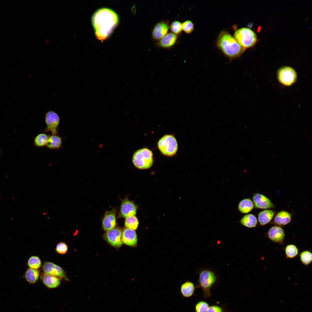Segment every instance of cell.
Listing matches in <instances>:
<instances>
[{"label":"cell","mask_w":312,"mask_h":312,"mask_svg":"<svg viewBox=\"0 0 312 312\" xmlns=\"http://www.w3.org/2000/svg\"><path fill=\"white\" fill-rule=\"evenodd\" d=\"M207 312H224V311L221 307L217 305H212L209 307Z\"/></svg>","instance_id":"e575fe53"},{"label":"cell","mask_w":312,"mask_h":312,"mask_svg":"<svg viewBox=\"0 0 312 312\" xmlns=\"http://www.w3.org/2000/svg\"><path fill=\"white\" fill-rule=\"evenodd\" d=\"M122 231L119 227L106 231L104 238L107 242L111 246L116 247H120L122 244Z\"/></svg>","instance_id":"9c48e42d"},{"label":"cell","mask_w":312,"mask_h":312,"mask_svg":"<svg viewBox=\"0 0 312 312\" xmlns=\"http://www.w3.org/2000/svg\"><path fill=\"white\" fill-rule=\"evenodd\" d=\"M42 270L44 273L60 278H64L67 280L64 270L60 267L48 261L44 262Z\"/></svg>","instance_id":"5bb4252c"},{"label":"cell","mask_w":312,"mask_h":312,"mask_svg":"<svg viewBox=\"0 0 312 312\" xmlns=\"http://www.w3.org/2000/svg\"><path fill=\"white\" fill-rule=\"evenodd\" d=\"M291 219V215L289 212L285 211H281L276 215L273 222L277 226H284L289 223Z\"/></svg>","instance_id":"d6986e66"},{"label":"cell","mask_w":312,"mask_h":312,"mask_svg":"<svg viewBox=\"0 0 312 312\" xmlns=\"http://www.w3.org/2000/svg\"><path fill=\"white\" fill-rule=\"evenodd\" d=\"M40 279L44 285L49 288H56L61 283L60 278L45 273L41 274Z\"/></svg>","instance_id":"ac0fdd59"},{"label":"cell","mask_w":312,"mask_h":312,"mask_svg":"<svg viewBox=\"0 0 312 312\" xmlns=\"http://www.w3.org/2000/svg\"><path fill=\"white\" fill-rule=\"evenodd\" d=\"M217 277L212 271L205 269L199 273L198 282L199 286L202 289L203 296L208 298L211 296L210 290L216 281Z\"/></svg>","instance_id":"5b68a950"},{"label":"cell","mask_w":312,"mask_h":312,"mask_svg":"<svg viewBox=\"0 0 312 312\" xmlns=\"http://www.w3.org/2000/svg\"><path fill=\"white\" fill-rule=\"evenodd\" d=\"M169 28L173 33L177 36L179 35L182 30V23L178 21H173L170 25Z\"/></svg>","instance_id":"4dcf8cb0"},{"label":"cell","mask_w":312,"mask_h":312,"mask_svg":"<svg viewBox=\"0 0 312 312\" xmlns=\"http://www.w3.org/2000/svg\"><path fill=\"white\" fill-rule=\"evenodd\" d=\"M91 21L96 36L99 40L103 41L109 37L117 26L119 18L113 10L102 8L94 13Z\"/></svg>","instance_id":"6da1fadb"},{"label":"cell","mask_w":312,"mask_h":312,"mask_svg":"<svg viewBox=\"0 0 312 312\" xmlns=\"http://www.w3.org/2000/svg\"><path fill=\"white\" fill-rule=\"evenodd\" d=\"M196 288L193 283L190 281H186L180 287L181 293L184 298L191 297L194 294Z\"/></svg>","instance_id":"ffe728a7"},{"label":"cell","mask_w":312,"mask_h":312,"mask_svg":"<svg viewBox=\"0 0 312 312\" xmlns=\"http://www.w3.org/2000/svg\"><path fill=\"white\" fill-rule=\"evenodd\" d=\"M216 44L218 48L231 60L239 57L245 50L234 37L225 30L220 33Z\"/></svg>","instance_id":"7a4b0ae2"},{"label":"cell","mask_w":312,"mask_h":312,"mask_svg":"<svg viewBox=\"0 0 312 312\" xmlns=\"http://www.w3.org/2000/svg\"><path fill=\"white\" fill-rule=\"evenodd\" d=\"M62 138L57 135H52L49 136L46 146L51 149H58L62 145Z\"/></svg>","instance_id":"cb8c5ba5"},{"label":"cell","mask_w":312,"mask_h":312,"mask_svg":"<svg viewBox=\"0 0 312 312\" xmlns=\"http://www.w3.org/2000/svg\"><path fill=\"white\" fill-rule=\"evenodd\" d=\"M137 206L133 201L127 198L122 201L120 206V216L127 218L135 216L137 212Z\"/></svg>","instance_id":"8fae6325"},{"label":"cell","mask_w":312,"mask_h":312,"mask_svg":"<svg viewBox=\"0 0 312 312\" xmlns=\"http://www.w3.org/2000/svg\"><path fill=\"white\" fill-rule=\"evenodd\" d=\"M177 36L172 32L168 33L159 40L157 46L164 49H170L174 46L177 41Z\"/></svg>","instance_id":"e0dca14e"},{"label":"cell","mask_w":312,"mask_h":312,"mask_svg":"<svg viewBox=\"0 0 312 312\" xmlns=\"http://www.w3.org/2000/svg\"><path fill=\"white\" fill-rule=\"evenodd\" d=\"M49 136L46 134L43 133L38 134L34 138V145L38 147L46 146Z\"/></svg>","instance_id":"4316f807"},{"label":"cell","mask_w":312,"mask_h":312,"mask_svg":"<svg viewBox=\"0 0 312 312\" xmlns=\"http://www.w3.org/2000/svg\"><path fill=\"white\" fill-rule=\"evenodd\" d=\"M275 214L274 212L271 210L266 209L261 211L258 214V221L260 225H265L272 220Z\"/></svg>","instance_id":"44dd1931"},{"label":"cell","mask_w":312,"mask_h":312,"mask_svg":"<svg viewBox=\"0 0 312 312\" xmlns=\"http://www.w3.org/2000/svg\"><path fill=\"white\" fill-rule=\"evenodd\" d=\"M169 28L168 22L162 21L157 23L153 27L151 31L153 39L159 41L168 33Z\"/></svg>","instance_id":"4fadbf2b"},{"label":"cell","mask_w":312,"mask_h":312,"mask_svg":"<svg viewBox=\"0 0 312 312\" xmlns=\"http://www.w3.org/2000/svg\"><path fill=\"white\" fill-rule=\"evenodd\" d=\"M157 147L160 152L163 155L172 157L177 153L178 149V144L174 136L172 134H166L158 140Z\"/></svg>","instance_id":"8992f818"},{"label":"cell","mask_w":312,"mask_h":312,"mask_svg":"<svg viewBox=\"0 0 312 312\" xmlns=\"http://www.w3.org/2000/svg\"><path fill=\"white\" fill-rule=\"evenodd\" d=\"M182 30L187 34L191 33L194 29V24L190 20L184 21L182 23Z\"/></svg>","instance_id":"d6a6232c"},{"label":"cell","mask_w":312,"mask_h":312,"mask_svg":"<svg viewBox=\"0 0 312 312\" xmlns=\"http://www.w3.org/2000/svg\"><path fill=\"white\" fill-rule=\"evenodd\" d=\"M132 161L134 166L138 169H149L152 166L153 163V153L147 148L139 149L134 153Z\"/></svg>","instance_id":"3957f363"},{"label":"cell","mask_w":312,"mask_h":312,"mask_svg":"<svg viewBox=\"0 0 312 312\" xmlns=\"http://www.w3.org/2000/svg\"><path fill=\"white\" fill-rule=\"evenodd\" d=\"M286 258L292 259L298 256L299 253V250L295 245L290 244L287 245L284 249Z\"/></svg>","instance_id":"484cf974"},{"label":"cell","mask_w":312,"mask_h":312,"mask_svg":"<svg viewBox=\"0 0 312 312\" xmlns=\"http://www.w3.org/2000/svg\"><path fill=\"white\" fill-rule=\"evenodd\" d=\"M139 224L138 219L135 216L125 218V225L126 228L135 231L138 229Z\"/></svg>","instance_id":"f1b7e54d"},{"label":"cell","mask_w":312,"mask_h":312,"mask_svg":"<svg viewBox=\"0 0 312 312\" xmlns=\"http://www.w3.org/2000/svg\"><path fill=\"white\" fill-rule=\"evenodd\" d=\"M68 247L67 245L64 242H60L58 243L55 248L56 251L61 254H66L68 250Z\"/></svg>","instance_id":"836d02e7"},{"label":"cell","mask_w":312,"mask_h":312,"mask_svg":"<svg viewBox=\"0 0 312 312\" xmlns=\"http://www.w3.org/2000/svg\"><path fill=\"white\" fill-rule=\"evenodd\" d=\"M252 200L254 205L257 208L266 209L274 207L273 203L268 198L261 194H254Z\"/></svg>","instance_id":"9a60e30c"},{"label":"cell","mask_w":312,"mask_h":312,"mask_svg":"<svg viewBox=\"0 0 312 312\" xmlns=\"http://www.w3.org/2000/svg\"><path fill=\"white\" fill-rule=\"evenodd\" d=\"M308 129H305L303 132V135L305 133H306L308 131Z\"/></svg>","instance_id":"d590c367"},{"label":"cell","mask_w":312,"mask_h":312,"mask_svg":"<svg viewBox=\"0 0 312 312\" xmlns=\"http://www.w3.org/2000/svg\"><path fill=\"white\" fill-rule=\"evenodd\" d=\"M254 207V204L252 200L247 198L242 200L239 202L238 209L240 213L246 214L251 211Z\"/></svg>","instance_id":"603a6c76"},{"label":"cell","mask_w":312,"mask_h":312,"mask_svg":"<svg viewBox=\"0 0 312 312\" xmlns=\"http://www.w3.org/2000/svg\"><path fill=\"white\" fill-rule=\"evenodd\" d=\"M122 241L126 245L131 247L136 246L138 238L135 231L125 227L122 232Z\"/></svg>","instance_id":"2e32d148"},{"label":"cell","mask_w":312,"mask_h":312,"mask_svg":"<svg viewBox=\"0 0 312 312\" xmlns=\"http://www.w3.org/2000/svg\"><path fill=\"white\" fill-rule=\"evenodd\" d=\"M116 212L117 210L114 208L105 212L102 220V227L105 231H107L115 227Z\"/></svg>","instance_id":"7c38bea8"},{"label":"cell","mask_w":312,"mask_h":312,"mask_svg":"<svg viewBox=\"0 0 312 312\" xmlns=\"http://www.w3.org/2000/svg\"><path fill=\"white\" fill-rule=\"evenodd\" d=\"M41 264L40 259L36 256H32L28 261V265L30 268L37 269L40 268Z\"/></svg>","instance_id":"f546056e"},{"label":"cell","mask_w":312,"mask_h":312,"mask_svg":"<svg viewBox=\"0 0 312 312\" xmlns=\"http://www.w3.org/2000/svg\"><path fill=\"white\" fill-rule=\"evenodd\" d=\"M299 258L301 262L303 265L308 266L312 262V252L308 250H303L300 253Z\"/></svg>","instance_id":"83f0119b"},{"label":"cell","mask_w":312,"mask_h":312,"mask_svg":"<svg viewBox=\"0 0 312 312\" xmlns=\"http://www.w3.org/2000/svg\"><path fill=\"white\" fill-rule=\"evenodd\" d=\"M276 157V155H274L273 156L272 158H275Z\"/></svg>","instance_id":"74e56055"},{"label":"cell","mask_w":312,"mask_h":312,"mask_svg":"<svg viewBox=\"0 0 312 312\" xmlns=\"http://www.w3.org/2000/svg\"><path fill=\"white\" fill-rule=\"evenodd\" d=\"M209 307L207 302L200 300L195 304V310L196 312H207Z\"/></svg>","instance_id":"1f68e13d"},{"label":"cell","mask_w":312,"mask_h":312,"mask_svg":"<svg viewBox=\"0 0 312 312\" xmlns=\"http://www.w3.org/2000/svg\"><path fill=\"white\" fill-rule=\"evenodd\" d=\"M266 237L272 242L280 244L284 243L285 233L284 229L280 226L271 227L266 233Z\"/></svg>","instance_id":"30bf717a"},{"label":"cell","mask_w":312,"mask_h":312,"mask_svg":"<svg viewBox=\"0 0 312 312\" xmlns=\"http://www.w3.org/2000/svg\"><path fill=\"white\" fill-rule=\"evenodd\" d=\"M46 214H47V213L46 212H44L43 213L42 215H45Z\"/></svg>","instance_id":"8d00e7d4"},{"label":"cell","mask_w":312,"mask_h":312,"mask_svg":"<svg viewBox=\"0 0 312 312\" xmlns=\"http://www.w3.org/2000/svg\"><path fill=\"white\" fill-rule=\"evenodd\" d=\"M311 135H309V139H310L311 138Z\"/></svg>","instance_id":"f35d334b"},{"label":"cell","mask_w":312,"mask_h":312,"mask_svg":"<svg viewBox=\"0 0 312 312\" xmlns=\"http://www.w3.org/2000/svg\"><path fill=\"white\" fill-rule=\"evenodd\" d=\"M239 222L244 226L248 228L255 227L257 224V220L256 216L252 214H247L240 220Z\"/></svg>","instance_id":"7402d4cb"},{"label":"cell","mask_w":312,"mask_h":312,"mask_svg":"<svg viewBox=\"0 0 312 312\" xmlns=\"http://www.w3.org/2000/svg\"><path fill=\"white\" fill-rule=\"evenodd\" d=\"M234 36L237 42L245 50L254 46L257 41L255 33L246 27L241 28L236 30Z\"/></svg>","instance_id":"277c9868"},{"label":"cell","mask_w":312,"mask_h":312,"mask_svg":"<svg viewBox=\"0 0 312 312\" xmlns=\"http://www.w3.org/2000/svg\"><path fill=\"white\" fill-rule=\"evenodd\" d=\"M39 273L37 269L29 268L26 271L25 276L26 281L30 284H34L38 281Z\"/></svg>","instance_id":"d4e9b609"},{"label":"cell","mask_w":312,"mask_h":312,"mask_svg":"<svg viewBox=\"0 0 312 312\" xmlns=\"http://www.w3.org/2000/svg\"><path fill=\"white\" fill-rule=\"evenodd\" d=\"M44 118L47 131L51 132L52 135H57L60 122L58 115L53 111H49L45 114Z\"/></svg>","instance_id":"ba28073f"},{"label":"cell","mask_w":312,"mask_h":312,"mask_svg":"<svg viewBox=\"0 0 312 312\" xmlns=\"http://www.w3.org/2000/svg\"><path fill=\"white\" fill-rule=\"evenodd\" d=\"M277 78L280 83L283 85L289 86L295 82L297 75L293 68L286 66L281 67L278 70Z\"/></svg>","instance_id":"52a82bcc"}]
</instances>
